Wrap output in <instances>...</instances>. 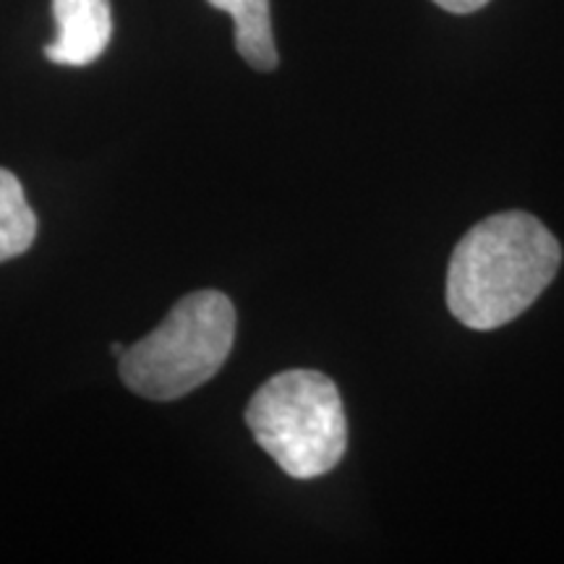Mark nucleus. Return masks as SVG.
Returning a JSON list of instances; mask_svg holds the SVG:
<instances>
[{
  "label": "nucleus",
  "instance_id": "2",
  "mask_svg": "<svg viewBox=\"0 0 564 564\" xmlns=\"http://www.w3.org/2000/svg\"><path fill=\"white\" fill-rule=\"evenodd\" d=\"M253 440L291 478L324 476L343 460L348 421L337 384L314 369H291L259 387L246 408Z\"/></svg>",
  "mask_w": 564,
  "mask_h": 564
},
{
  "label": "nucleus",
  "instance_id": "1",
  "mask_svg": "<svg viewBox=\"0 0 564 564\" xmlns=\"http://www.w3.org/2000/svg\"><path fill=\"white\" fill-rule=\"evenodd\" d=\"M562 264L554 232L528 212H502L457 241L447 270V306L465 327L499 329L546 291Z\"/></svg>",
  "mask_w": 564,
  "mask_h": 564
},
{
  "label": "nucleus",
  "instance_id": "4",
  "mask_svg": "<svg viewBox=\"0 0 564 564\" xmlns=\"http://www.w3.org/2000/svg\"><path fill=\"white\" fill-rule=\"evenodd\" d=\"M58 37L45 47L58 66H89L108 47L112 34L110 0H53Z\"/></svg>",
  "mask_w": 564,
  "mask_h": 564
},
{
  "label": "nucleus",
  "instance_id": "3",
  "mask_svg": "<svg viewBox=\"0 0 564 564\" xmlns=\"http://www.w3.org/2000/svg\"><path fill=\"white\" fill-rule=\"evenodd\" d=\"M232 340L236 308L228 295L196 291L175 303L154 333L126 348L118 371L141 398L178 400L223 369Z\"/></svg>",
  "mask_w": 564,
  "mask_h": 564
},
{
  "label": "nucleus",
  "instance_id": "6",
  "mask_svg": "<svg viewBox=\"0 0 564 564\" xmlns=\"http://www.w3.org/2000/svg\"><path fill=\"white\" fill-rule=\"evenodd\" d=\"M37 236V217L24 199L19 178L0 167V262L30 249Z\"/></svg>",
  "mask_w": 564,
  "mask_h": 564
},
{
  "label": "nucleus",
  "instance_id": "8",
  "mask_svg": "<svg viewBox=\"0 0 564 564\" xmlns=\"http://www.w3.org/2000/svg\"><path fill=\"white\" fill-rule=\"evenodd\" d=\"M112 356H118V358H121L123 356V352H126V348H123V345L121 343H112Z\"/></svg>",
  "mask_w": 564,
  "mask_h": 564
},
{
  "label": "nucleus",
  "instance_id": "5",
  "mask_svg": "<svg viewBox=\"0 0 564 564\" xmlns=\"http://www.w3.org/2000/svg\"><path fill=\"white\" fill-rule=\"evenodd\" d=\"M207 3L230 13L232 21H236V47L251 68H278V47H274L272 37L270 0H207Z\"/></svg>",
  "mask_w": 564,
  "mask_h": 564
},
{
  "label": "nucleus",
  "instance_id": "7",
  "mask_svg": "<svg viewBox=\"0 0 564 564\" xmlns=\"http://www.w3.org/2000/svg\"><path fill=\"white\" fill-rule=\"evenodd\" d=\"M432 3H436L442 11H449V13H474V11H481L489 0H432Z\"/></svg>",
  "mask_w": 564,
  "mask_h": 564
}]
</instances>
